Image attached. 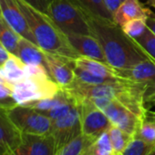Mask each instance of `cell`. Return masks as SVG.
Instances as JSON below:
<instances>
[{
    "label": "cell",
    "mask_w": 155,
    "mask_h": 155,
    "mask_svg": "<svg viewBox=\"0 0 155 155\" xmlns=\"http://www.w3.org/2000/svg\"><path fill=\"white\" fill-rule=\"evenodd\" d=\"M37 45L45 52L75 59L80 57L70 45L65 33L46 14H43L23 0H17Z\"/></svg>",
    "instance_id": "cell-3"
},
{
    "label": "cell",
    "mask_w": 155,
    "mask_h": 155,
    "mask_svg": "<svg viewBox=\"0 0 155 155\" xmlns=\"http://www.w3.org/2000/svg\"><path fill=\"white\" fill-rule=\"evenodd\" d=\"M48 16L66 36L69 34L92 35L84 13L72 0H53Z\"/></svg>",
    "instance_id": "cell-4"
},
{
    "label": "cell",
    "mask_w": 155,
    "mask_h": 155,
    "mask_svg": "<svg viewBox=\"0 0 155 155\" xmlns=\"http://www.w3.org/2000/svg\"><path fill=\"white\" fill-rule=\"evenodd\" d=\"M67 38L72 48L80 54V56H84L107 63L102 48L99 40L94 36L69 34L67 35Z\"/></svg>",
    "instance_id": "cell-14"
},
{
    "label": "cell",
    "mask_w": 155,
    "mask_h": 155,
    "mask_svg": "<svg viewBox=\"0 0 155 155\" xmlns=\"http://www.w3.org/2000/svg\"><path fill=\"white\" fill-rule=\"evenodd\" d=\"M153 146L140 138L133 137L120 155H147Z\"/></svg>",
    "instance_id": "cell-29"
},
{
    "label": "cell",
    "mask_w": 155,
    "mask_h": 155,
    "mask_svg": "<svg viewBox=\"0 0 155 155\" xmlns=\"http://www.w3.org/2000/svg\"><path fill=\"white\" fill-rule=\"evenodd\" d=\"M0 155H9L8 150L1 144H0Z\"/></svg>",
    "instance_id": "cell-37"
},
{
    "label": "cell",
    "mask_w": 155,
    "mask_h": 155,
    "mask_svg": "<svg viewBox=\"0 0 155 155\" xmlns=\"http://www.w3.org/2000/svg\"><path fill=\"white\" fill-rule=\"evenodd\" d=\"M84 155H114L108 132L105 131L97 137L88 147Z\"/></svg>",
    "instance_id": "cell-24"
},
{
    "label": "cell",
    "mask_w": 155,
    "mask_h": 155,
    "mask_svg": "<svg viewBox=\"0 0 155 155\" xmlns=\"http://www.w3.org/2000/svg\"><path fill=\"white\" fill-rule=\"evenodd\" d=\"M7 111L12 122L22 133L48 135L51 132L52 120L33 108L17 105Z\"/></svg>",
    "instance_id": "cell-6"
},
{
    "label": "cell",
    "mask_w": 155,
    "mask_h": 155,
    "mask_svg": "<svg viewBox=\"0 0 155 155\" xmlns=\"http://www.w3.org/2000/svg\"><path fill=\"white\" fill-rule=\"evenodd\" d=\"M25 75L26 78H34V79H49L50 78L48 68L43 65H26Z\"/></svg>",
    "instance_id": "cell-30"
},
{
    "label": "cell",
    "mask_w": 155,
    "mask_h": 155,
    "mask_svg": "<svg viewBox=\"0 0 155 155\" xmlns=\"http://www.w3.org/2000/svg\"><path fill=\"white\" fill-rule=\"evenodd\" d=\"M10 52L0 43V68L3 67V65L7 62V60L10 57Z\"/></svg>",
    "instance_id": "cell-33"
},
{
    "label": "cell",
    "mask_w": 155,
    "mask_h": 155,
    "mask_svg": "<svg viewBox=\"0 0 155 155\" xmlns=\"http://www.w3.org/2000/svg\"><path fill=\"white\" fill-rule=\"evenodd\" d=\"M72 1L86 14L113 20V16L106 8L103 0H72Z\"/></svg>",
    "instance_id": "cell-20"
},
{
    "label": "cell",
    "mask_w": 155,
    "mask_h": 155,
    "mask_svg": "<svg viewBox=\"0 0 155 155\" xmlns=\"http://www.w3.org/2000/svg\"><path fill=\"white\" fill-rule=\"evenodd\" d=\"M0 8L2 18L18 34L37 44L28 22L17 3V0H0Z\"/></svg>",
    "instance_id": "cell-13"
},
{
    "label": "cell",
    "mask_w": 155,
    "mask_h": 155,
    "mask_svg": "<svg viewBox=\"0 0 155 155\" xmlns=\"http://www.w3.org/2000/svg\"><path fill=\"white\" fill-rule=\"evenodd\" d=\"M123 1H124V0H122V2H123Z\"/></svg>",
    "instance_id": "cell-43"
},
{
    "label": "cell",
    "mask_w": 155,
    "mask_h": 155,
    "mask_svg": "<svg viewBox=\"0 0 155 155\" xmlns=\"http://www.w3.org/2000/svg\"><path fill=\"white\" fill-rule=\"evenodd\" d=\"M147 18H135L126 22L124 25L120 26L123 32L130 38L135 39L140 37L147 28L146 25Z\"/></svg>",
    "instance_id": "cell-28"
},
{
    "label": "cell",
    "mask_w": 155,
    "mask_h": 155,
    "mask_svg": "<svg viewBox=\"0 0 155 155\" xmlns=\"http://www.w3.org/2000/svg\"><path fill=\"white\" fill-rule=\"evenodd\" d=\"M87 100L101 110L113 125L120 128L131 136L135 135L142 120L124 105L117 101L106 98H91Z\"/></svg>",
    "instance_id": "cell-7"
},
{
    "label": "cell",
    "mask_w": 155,
    "mask_h": 155,
    "mask_svg": "<svg viewBox=\"0 0 155 155\" xmlns=\"http://www.w3.org/2000/svg\"><path fill=\"white\" fill-rule=\"evenodd\" d=\"M107 132L109 134L112 145L114 155H120L129 144V142L133 138V136L130 135L129 133L113 124L109 128Z\"/></svg>",
    "instance_id": "cell-23"
},
{
    "label": "cell",
    "mask_w": 155,
    "mask_h": 155,
    "mask_svg": "<svg viewBox=\"0 0 155 155\" xmlns=\"http://www.w3.org/2000/svg\"><path fill=\"white\" fill-rule=\"evenodd\" d=\"M23 133L15 126L5 109L0 108V144L12 153L21 143Z\"/></svg>",
    "instance_id": "cell-15"
},
{
    "label": "cell",
    "mask_w": 155,
    "mask_h": 155,
    "mask_svg": "<svg viewBox=\"0 0 155 155\" xmlns=\"http://www.w3.org/2000/svg\"><path fill=\"white\" fill-rule=\"evenodd\" d=\"M61 88L51 79L25 80L14 84L12 96L18 105H27L30 102L54 97Z\"/></svg>",
    "instance_id": "cell-5"
},
{
    "label": "cell",
    "mask_w": 155,
    "mask_h": 155,
    "mask_svg": "<svg viewBox=\"0 0 155 155\" xmlns=\"http://www.w3.org/2000/svg\"><path fill=\"white\" fill-rule=\"evenodd\" d=\"M93 140H94L81 133L58 148L56 151V155H83Z\"/></svg>",
    "instance_id": "cell-21"
},
{
    "label": "cell",
    "mask_w": 155,
    "mask_h": 155,
    "mask_svg": "<svg viewBox=\"0 0 155 155\" xmlns=\"http://www.w3.org/2000/svg\"><path fill=\"white\" fill-rule=\"evenodd\" d=\"M25 66L26 64L18 56L10 54L7 62L0 68V76L11 84H16L26 79Z\"/></svg>",
    "instance_id": "cell-19"
},
{
    "label": "cell",
    "mask_w": 155,
    "mask_h": 155,
    "mask_svg": "<svg viewBox=\"0 0 155 155\" xmlns=\"http://www.w3.org/2000/svg\"><path fill=\"white\" fill-rule=\"evenodd\" d=\"M23 1L37 9L38 11L48 15L49 6L53 0H23Z\"/></svg>",
    "instance_id": "cell-31"
},
{
    "label": "cell",
    "mask_w": 155,
    "mask_h": 155,
    "mask_svg": "<svg viewBox=\"0 0 155 155\" xmlns=\"http://www.w3.org/2000/svg\"><path fill=\"white\" fill-rule=\"evenodd\" d=\"M81 133L80 112L77 104L67 115L52 121L50 134L55 140L57 150Z\"/></svg>",
    "instance_id": "cell-9"
},
{
    "label": "cell",
    "mask_w": 155,
    "mask_h": 155,
    "mask_svg": "<svg viewBox=\"0 0 155 155\" xmlns=\"http://www.w3.org/2000/svg\"><path fill=\"white\" fill-rule=\"evenodd\" d=\"M133 137L140 138L150 145H155V121L147 115V117L140 122Z\"/></svg>",
    "instance_id": "cell-26"
},
{
    "label": "cell",
    "mask_w": 155,
    "mask_h": 155,
    "mask_svg": "<svg viewBox=\"0 0 155 155\" xmlns=\"http://www.w3.org/2000/svg\"><path fill=\"white\" fill-rule=\"evenodd\" d=\"M84 15L92 35L99 40L102 48L107 63L112 68L117 70L127 69L134 64L149 58L132 38L123 32L121 27L113 20L86 13Z\"/></svg>",
    "instance_id": "cell-1"
},
{
    "label": "cell",
    "mask_w": 155,
    "mask_h": 155,
    "mask_svg": "<svg viewBox=\"0 0 155 155\" xmlns=\"http://www.w3.org/2000/svg\"><path fill=\"white\" fill-rule=\"evenodd\" d=\"M18 104L16 102H11V101H2L0 100V108L5 109V110H9L15 106H17Z\"/></svg>",
    "instance_id": "cell-35"
},
{
    "label": "cell",
    "mask_w": 155,
    "mask_h": 155,
    "mask_svg": "<svg viewBox=\"0 0 155 155\" xmlns=\"http://www.w3.org/2000/svg\"><path fill=\"white\" fill-rule=\"evenodd\" d=\"M152 11L144 7L139 0H124L113 15V21L122 26L135 18H148Z\"/></svg>",
    "instance_id": "cell-17"
},
{
    "label": "cell",
    "mask_w": 155,
    "mask_h": 155,
    "mask_svg": "<svg viewBox=\"0 0 155 155\" xmlns=\"http://www.w3.org/2000/svg\"><path fill=\"white\" fill-rule=\"evenodd\" d=\"M61 89L75 101L91 98L114 100L135 113L140 120H143L147 117L149 110L147 109L145 101L146 87L130 80L97 85L74 81L69 86Z\"/></svg>",
    "instance_id": "cell-2"
},
{
    "label": "cell",
    "mask_w": 155,
    "mask_h": 155,
    "mask_svg": "<svg viewBox=\"0 0 155 155\" xmlns=\"http://www.w3.org/2000/svg\"><path fill=\"white\" fill-rule=\"evenodd\" d=\"M46 64L50 78L60 88L75 81L74 59L46 52Z\"/></svg>",
    "instance_id": "cell-11"
},
{
    "label": "cell",
    "mask_w": 155,
    "mask_h": 155,
    "mask_svg": "<svg viewBox=\"0 0 155 155\" xmlns=\"http://www.w3.org/2000/svg\"><path fill=\"white\" fill-rule=\"evenodd\" d=\"M147 155H155V145L153 146V148L149 151V153Z\"/></svg>",
    "instance_id": "cell-39"
},
{
    "label": "cell",
    "mask_w": 155,
    "mask_h": 155,
    "mask_svg": "<svg viewBox=\"0 0 155 155\" xmlns=\"http://www.w3.org/2000/svg\"><path fill=\"white\" fill-rule=\"evenodd\" d=\"M132 40L149 58L155 62V35L148 28V27L140 37Z\"/></svg>",
    "instance_id": "cell-25"
},
{
    "label": "cell",
    "mask_w": 155,
    "mask_h": 155,
    "mask_svg": "<svg viewBox=\"0 0 155 155\" xmlns=\"http://www.w3.org/2000/svg\"><path fill=\"white\" fill-rule=\"evenodd\" d=\"M146 104L151 105V106H155V92L150 94V96H148L145 100Z\"/></svg>",
    "instance_id": "cell-36"
},
{
    "label": "cell",
    "mask_w": 155,
    "mask_h": 155,
    "mask_svg": "<svg viewBox=\"0 0 155 155\" xmlns=\"http://www.w3.org/2000/svg\"><path fill=\"white\" fill-rule=\"evenodd\" d=\"M149 113H150V114H152V115L155 116V111H150V110H149Z\"/></svg>",
    "instance_id": "cell-41"
},
{
    "label": "cell",
    "mask_w": 155,
    "mask_h": 155,
    "mask_svg": "<svg viewBox=\"0 0 155 155\" xmlns=\"http://www.w3.org/2000/svg\"><path fill=\"white\" fill-rule=\"evenodd\" d=\"M118 71L125 79L146 87L145 100L148 96L155 92V62L150 58L141 60L127 69Z\"/></svg>",
    "instance_id": "cell-12"
},
{
    "label": "cell",
    "mask_w": 155,
    "mask_h": 155,
    "mask_svg": "<svg viewBox=\"0 0 155 155\" xmlns=\"http://www.w3.org/2000/svg\"><path fill=\"white\" fill-rule=\"evenodd\" d=\"M103 1L105 3L106 8L112 14V16L114 15L116 10L119 8V7L122 3V0H103Z\"/></svg>",
    "instance_id": "cell-32"
},
{
    "label": "cell",
    "mask_w": 155,
    "mask_h": 155,
    "mask_svg": "<svg viewBox=\"0 0 155 155\" xmlns=\"http://www.w3.org/2000/svg\"><path fill=\"white\" fill-rule=\"evenodd\" d=\"M147 115L149 116V117H150L154 121H155V116L154 115H152V114H150V113H149V110H148V113H147Z\"/></svg>",
    "instance_id": "cell-40"
},
{
    "label": "cell",
    "mask_w": 155,
    "mask_h": 155,
    "mask_svg": "<svg viewBox=\"0 0 155 155\" xmlns=\"http://www.w3.org/2000/svg\"><path fill=\"white\" fill-rule=\"evenodd\" d=\"M0 18H2V13H1V8H0Z\"/></svg>",
    "instance_id": "cell-42"
},
{
    "label": "cell",
    "mask_w": 155,
    "mask_h": 155,
    "mask_svg": "<svg viewBox=\"0 0 155 155\" xmlns=\"http://www.w3.org/2000/svg\"><path fill=\"white\" fill-rule=\"evenodd\" d=\"M16 56L26 65H43L47 68L46 52L37 44L24 38L20 39Z\"/></svg>",
    "instance_id": "cell-18"
},
{
    "label": "cell",
    "mask_w": 155,
    "mask_h": 155,
    "mask_svg": "<svg viewBox=\"0 0 155 155\" xmlns=\"http://www.w3.org/2000/svg\"><path fill=\"white\" fill-rule=\"evenodd\" d=\"M57 148L51 134L23 133L21 143L9 155H56Z\"/></svg>",
    "instance_id": "cell-10"
},
{
    "label": "cell",
    "mask_w": 155,
    "mask_h": 155,
    "mask_svg": "<svg viewBox=\"0 0 155 155\" xmlns=\"http://www.w3.org/2000/svg\"><path fill=\"white\" fill-rule=\"evenodd\" d=\"M22 37L18 34L3 18H0V43L11 54L16 55Z\"/></svg>",
    "instance_id": "cell-22"
},
{
    "label": "cell",
    "mask_w": 155,
    "mask_h": 155,
    "mask_svg": "<svg viewBox=\"0 0 155 155\" xmlns=\"http://www.w3.org/2000/svg\"><path fill=\"white\" fill-rule=\"evenodd\" d=\"M74 73H75V81L83 83V84L97 85V84H102V83H108V82H117L116 81H111V80L105 79V78L95 76L91 74V72L87 71L86 69L81 68L80 67H77V66L74 67Z\"/></svg>",
    "instance_id": "cell-27"
},
{
    "label": "cell",
    "mask_w": 155,
    "mask_h": 155,
    "mask_svg": "<svg viewBox=\"0 0 155 155\" xmlns=\"http://www.w3.org/2000/svg\"><path fill=\"white\" fill-rule=\"evenodd\" d=\"M75 102L80 112L81 131L84 135L95 140L112 125L106 114L91 101L84 99Z\"/></svg>",
    "instance_id": "cell-8"
},
{
    "label": "cell",
    "mask_w": 155,
    "mask_h": 155,
    "mask_svg": "<svg viewBox=\"0 0 155 155\" xmlns=\"http://www.w3.org/2000/svg\"><path fill=\"white\" fill-rule=\"evenodd\" d=\"M74 64L75 66L84 68L95 76L105 78V79H108V80L116 81L129 80V79H125V78L121 77L119 71L116 68H112L108 63L102 62L97 59H93V58H87L84 56H80L74 59Z\"/></svg>",
    "instance_id": "cell-16"
},
{
    "label": "cell",
    "mask_w": 155,
    "mask_h": 155,
    "mask_svg": "<svg viewBox=\"0 0 155 155\" xmlns=\"http://www.w3.org/2000/svg\"><path fill=\"white\" fill-rule=\"evenodd\" d=\"M146 25H147L148 28L155 35V15L154 14L150 15L146 19Z\"/></svg>",
    "instance_id": "cell-34"
},
{
    "label": "cell",
    "mask_w": 155,
    "mask_h": 155,
    "mask_svg": "<svg viewBox=\"0 0 155 155\" xmlns=\"http://www.w3.org/2000/svg\"><path fill=\"white\" fill-rule=\"evenodd\" d=\"M83 155H84V153H83Z\"/></svg>",
    "instance_id": "cell-44"
},
{
    "label": "cell",
    "mask_w": 155,
    "mask_h": 155,
    "mask_svg": "<svg viewBox=\"0 0 155 155\" xmlns=\"http://www.w3.org/2000/svg\"><path fill=\"white\" fill-rule=\"evenodd\" d=\"M147 3L150 7H151L155 9V0H147Z\"/></svg>",
    "instance_id": "cell-38"
}]
</instances>
